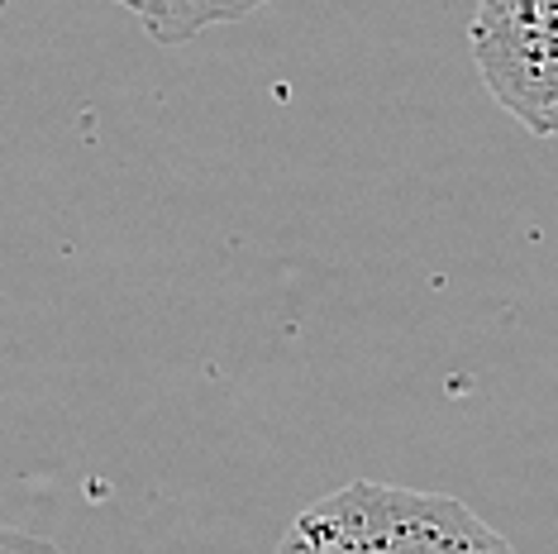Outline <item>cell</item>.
I'll return each mask as SVG.
<instances>
[{
  "instance_id": "cell-5",
  "label": "cell",
  "mask_w": 558,
  "mask_h": 554,
  "mask_svg": "<svg viewBox=\"0 0 558 554\" xmlns=\"http://www.w3.org/2000/svg\"><path fill=\"white\" fill-rule=\"evenodd\" d=\"M268 5H272V0H215V10H220L225 24L248 20V15H258V10H268Z\"/></svg>"
},
{
  "instance_id": "cell-2",
  "label": "cell",
  "mask_w": 558,
  "mask_h": 554,
  "mask_svg": "<svg viewBox=\"0 0 558 554\" xmlns=\"http://www.w3.org/2000/svg\"><path fill=\"white\" fill-rule=\"evenodd\" d=\"M492 100L530 134H558V0H477L468 24Z\"/></svg>"
},
{
  "instance_id": "cell-1",
  "label": "cell",
  "mask_w": 558,
  "mask_h": 554,
  "mask_svg": "<svg viewBox=\"0 0 558 554\" xmlns=\"http://www.w3.org/2000/svg\"><path fill=\"white\" fill-rule=\"evenodd\" d=\"M277 554H515V545L459 497L359 478L291 516Z\"/></svg>"
},
{
  "instance_id": "cell-4",
  "label": "cell",
  "mask_w": 558,
  "mask_h": 554,
  "mask_svg": "<svg viewBox=\"0 0 558 554\" xmlns=\"http://www.w3.org/2000/svg\"><path fill=\"white\" fill-rule=\"evenodd\" d=\"M0 554H62L53 540H39V535H24V531H5L0 526Z\"/></svg>"
},
{
  "instance_id": "cell-3",
  "label": "cell",
  "mask_w": 558,
  "mask_h": 554,
  "mask_svg": "<svg viewBox=\"0 0 558 554\" xmlns=\"http://www.w3.org/2000/svg\"><path fill=\"white\" fill-rule=\"evenodd\" d=\"M116 5L130 10L138 20V29L162 48H177V44L196 39V34L215 29V24H225L215 0H116Z\"/></svg>"
}]
</instances>
